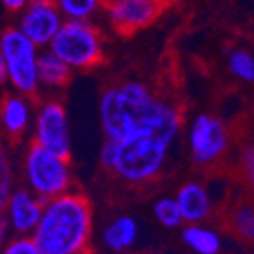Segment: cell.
<instances>
[{
	"label": "cell",
	"instance_id": "13",
	"mask_svg": "<svg viewBox=\"0 0 254 254\" xmlns=\"http://www.w3.org/2000/svg\"><path fill=\"white\" fill-rule=\"evenodd\" d=\"M30 118V103L21 94H11L0 105V123L9 137H20L29 128Z\"/></svg>",
	"mask_w": 254,
	"mask_h": 254
},
{
	"label": "cell",
	"instance_id": "22",
	"mask_svg": "<svg viewBox=\"0 0 254 254\" xmlns=\"http://www.w3.org/2000/svg\"><path fill=\"white\" fill-rule=\"evenodd\" d=\"M0 254H41L30 237H13L5 242Z\"/></svg>",
	"mask_w": 254,
	"mask_h": 254
},
{
	"label": "cell",
	"instance_id": "8",
	"mask_svg": "<svg viewBox=\"0 0 254 254\" xmlns=\"http://www.w3.org/2000/svg\"><path fill=\"white\" fill-rule=\"evenodd\" d=\"M189 142L195 164L210 165L224 155L229 144V135L220 119L201 114L192 121Z\"/></svg>",
	"mask_w": 254,
	"mask_h": 254
},
{
	"label": "cell",
	"instance_id": "4",
	"mask_svg": "<svg viewBox=\"0 0 254 254\" xmlns=\"http://www.w3.org/2000/svg\"><path fill=\"white\" fill-rule=\"evenodd\" d=\"M48 50L71 71L94 68L105 57L102 30L93 21L64 20L48 45Z\"/></svg>",
	"mask_w": 254,
	"mask_h": 254
},
{
	"label": "cell",
	"instance_id": "20",
	"mask_svg": "<svg viewBox=\"0 0 254 254\" xmlns=\"http://www.w3.org/2000/svg\"><path fill=\"white\" fill-rule=\"evenodd\" d=\"M11 192H13V167L5 149L0 148V215L4 213Z\"/></svg>",
	"mask_w": 254,
	"mask_h": 254
},
{
	"label": "cell",
	"instance_id": "1",
	"mask_svg": "<svg viewBox=\"0 0 254 254\" xmlns=\"http://www.w3.org/2000/svg\"><path fill=\"white\" fill-rule=\"evenodd\" d=\"M178 112L176 107L157 100L140 82L110 87L100 100V123L107 140L133 139L149 133Z\"/></svg>",
	"mask_w": 254,
	"mask_h": 254
},
{
	"label": "cell",
	"instance_id": "27",
	"mask_svg": "<svg viewBox=\"0 0 254 254\" xmlns=\"http://www.w3.org/2000/svg\"><path fill=\"white\" fill-rule=\"evenodd\" d=\"M144 2H153V4H160V5H164L165 0H144Z\"/></svg>",
	"mask_w": 254,
	"mask_h": 254
},
{
	"label": "cell",
	"instance_id": "5",
	"mask_svg": "<svg viewBox=\"0 0 254 254\" xmlns=\"http://www.w3.org/2000/svg\"><path fill=\"white\" fill-rule=\"evenodd\" d=\"M25 180L29 190L41 201L54 199L71 190V167L68 158L57 157L38 144L29 146L25 153Z\"/></svg>",
	"mask_w": 254,
	"mask_h": 254
},
{
	"label": "cell",
	"instance_id": "6",
	"mask_svg": "<svg viewBox=\"0 0 254 254\" xmlns=\"http://www.w3.org/2000/svg\"><path fill=\"white\" fill-rule=\"evenodd\" d=\"M0 55L7 69V82H11L16 93L25 98L34 96L39 89V48L32 45L16 27H9L0 34Z\"/></svg>",
	"mask_w": 254,
	"mask_h": 254
},
{
	"label": "cell",
	"instance_id": "21",
	"mask_svg": "<svg viewBox=\"0 0 254 254\" xmlns=\"http://www.w3.org/2000/svg\"><path fill=\"white\" fill-rule=\"evenodd\" d=\"M233 229L244 240L254 237V212L249 204H240L233 212Z\"/></svg>",
	"mask_w": 254,
	"mask_h": 254
},
{
	"label": "cell",
	"instance_id": "19",
	"mask_svg": "<svg viewBox=\"0 0 254 254\" xmlns=\"http://www.w3.org/2000/svg\"><path fill=\"white\" fill-rule=\"evenodd\" d=\"M153 215H155L158 224L164 226L165 229H176L183 224L174 197H160L153 206Z\"/></svg>",
	"mask_w": 254,
	"mask_h": 254
},
{
	"label": "cell",
	"instance_id": "7",
	"mask_svg": "<svg viewBox=\"0 0 254 254\" xmlns=\"http://www.w3.org/2000/svg\"><path fill=\"white\" fill-rule=\"evenodd\" d=\"M34 144L69 160L71 139L68 116L59 102H45L38 109L34 121Z\"/></svg>",
	"mask_w": 254,
	"mask_h": 254
},
{
	"label": "cell",
	"instance_id": "24",
	"mask_svg": "<svg viewBox=\"0 0 254 254\" xmlns=\"http://www.w3.org/2000/svg\"><path fill=\"white\" fill-rule=\"evenodd\" d=\"M0 4L9 13H21L29 4V0H0Z\"/></svg>",
	"mask_w": 254,
	"mask_h": 254
},
{
	"label": "cell",
	"instance_id": "18",
	"mask_svg": "<svg viewBox=\"0 0 254 254\" xmlns=\"http://www.w3.org/2000/svg\"><path fill=\"white\" fill-rule=\"evenodd\" d=\"M228 69L242 82L254 80V57L247 50H231L228 54Z\"/></svg>",
	"mask_w": 254,
	"mask_h": 254
},
{
	"label": "cell",
	"instance_id": "28",
	"mask_svg": "<svg viewBox=\"0 0 254 254\" xmlns=\"http://www.w3.org/2000/svg\"><path fill=\"white\" fill-rule=\"evenodd\" d=\"M103 2H105V0H103Z\"/></svg>",
	"mask_w": 254,
	"mask_h": 254
},
{
	"label": "cell",
	"instance_id": "23",
	"mask_svg": "<svg viewBox=\"0 0 254 254\" xmlns=\"http://www.w3.org/2000/svg\"><path fill=\"white\" fill-rule=\"evenodd\" d=\"M242 162H244V169L247 171V176H249V180L253 182V178H254V151H253V148L244 149V153H242Z\"/></svg>",
	"mask_w": 254,
	"mask_h": 254
},
{
	"label": "cell",
	"instance_id": "26",
	"mask_svg": "<svg viewBox=\"0 0 254 254\" xmlns=\"http://www.w3.org/2000/svg\"><path fill=\"white\" fill-rule=\"evenodd\" d=\"M4 82H7V69H5V63L0 55V84H4Z\"/></svg>",
	"mask_w": 254,
	"mask_h": 254
},
{
	"label": "cell",
	"instance_id": "17",
	"mask_svg": "<svg viewBox=\"0 0 254 254\" xmlns=\"http://www.w3.org/2000/svg\"><path fill=\"white\" fill-rule=\"evenodd\" d=\"M54 4L64 20L93 21L103 9V0H54Z\"/></svg>",
	"mask_w": 254,
	"mask_h": 254
},
{
	"label": "cell",
	"instance_id": "25",
	"mask_svg": "<svg viewBox=\"0 0 254 254\" xmlns=\"http://www.w3.org/2000/svg\"><path fill=\"white\" fill-rule=\"evenodd\" d=\"M9 233H11V229L7 226V220L4 219V215H0V246L9 240Z\"/></svg>",
	"mask_w": 254,
	"mask_h": 254
},
{
	"label": "cell",
	"instance_id": "11",
	"mask_svg": "<svg viewBox=\"0 0 254 254\" xmlns=\"http://www.w3.org/2000/svg\"><path fill=\"white\" fill-rule=\"evenodd\" d=\"M43 204L45 201L39 199L29 189H18L11 192L2 213L7 220L11 233L16 237H30L39 222Z\"/></svg>",
	"mask_w": 254,
	"mask_h": 254
},
{
	"label": "cell",
	"instance_id": "2",
	"mask_svg": "<svg viewBox=\"0 0 254 254\" xmlns=\"http://www.w3.org/2000/svg\"><path fill=\"white\" fill-rule=\"evenodd\" d=\"M93 212L84 194L68 190L45 201L30 238L41 254H85L91 244Z\"/></svg>",
	"mask_w": 254,
	"mask_h": 254
},
{
	"label": "cell",
	"instance_id": "15",
	"mask_svg": "<svg viewBox=\"0 0 254 254\" xmlns=\"http://www.w3.org/2000/svg\"><path fill=\"white\" fill-rule=\"evenodd\" d=\"M71 69L59 59L55 57L50 50L39 52L38 55V82L39 87L47 89H61L68 84L71 78Z\"/></svg>",
	"mask_w": 254,
	"mask_h": 254
},
{
	"label": "cell",
	"instance_id": "16",
	"mask_svg": "<svg viewBox=\"0 0 254 254\" xmlns=\"http://www.w3.org/2000/svg\"><path fill=\"white\" fill-rule=\"evenodd\" d=\"M183 244L195 254H219L222 240L219 233L203 224H189L182 231Z\"/></svg>",
	"mask_w": 254,
	"mask_h": 254
},
{
	"label": "cell",
	"instance_id": "3",
	"mask_svg": "<svg viewBox=\"0 0 254 254\" xmlns=\"http://www.w3.org/2000/svg\"><path fill=\"white\" fill-rule=\"evenodd\" d=\"M180 127L182 114L176 112L149 133L121 142L114 140V157L109 169L128 183L151 182L164 167Z\"/></svg>",
	"mask_w": 254,
	"mask_h": 254
},
{
	"label": "cell",
	"instance_id": "12",
	"mask_svg": "<svg viewBox=\"0 0 254 254\" xmlns=\"http://www.w3.org/2000/svg\"><path fill=\"white\" fill-rule=\"evenodd\" d=\"M182 220L187 224H203L212 213V195L199 182H187L174 195Z\"/></svg>",
	"mask_w": 254,
	"mask_h": 254
},
{
	"label": "cell",
	"instance_id": "14",
	"mask_svg": "<svg viewBox=\"0 0 254 254\" xmlns=\"http://www.w3.org/2000/svg\"><path fill=\"white\" fill-rule=\"evenodd\" d=\"M102 238L107 249L114 251V253H123V251L130 249L139 238V224L133 217L119 215L103 229Z\"/></svg>",
	"mask_w": 254,
	"mask_h": 254
},
{
	"label": "cell",
	"instance_id": "10",
	"mask_svg": "<svg viewBox=\"0 0 254 254\" xmlns=\"http://www.w3.org/2000/svg\"><path fill=\"white\" fill-rule=\"evenodd\" d=\"M160 4L144 0H105L103 11L107 13L110 25L119 34L130 36L140 29H146L162 13Z\"/></svg>",
	"mask_w": 254,
	"mask_h": 254
},
{
	"label": "cell",
	"instance_id": "9",
	"mask_svg": "<svg viewBox=\"0 0 254 254\" xmlns=\"http://www.w3.org/2000/svg\"><path fill=\"white\" fill-rule=\"evenodd\" d=\"M63 21L64 18L57 11L54 0H29L20 13L16 29L38 48H48Z\"/></svg>",
	"mask_w": 254,
	"mask_h": 254
}]
</instances>
